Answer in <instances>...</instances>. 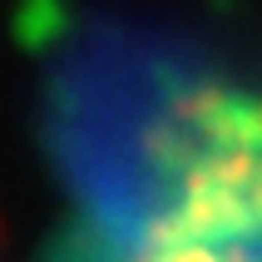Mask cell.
Returning a JSON list of instances; mask_svg holds the SVG:
<instances>
[{
  "mask_svg": "<svg viewBox=\"0 0 262 262\" xmlns=\"http://www.w3.org/2000/svg\"><path fill=\"white\" fill-rule=\"evenodd\" d=\"M119 262H262V94H218L183 114L163 188Z\"/></svg>",
  "mask_w": 262,
  "mask_h": 262,
  "instance_id": "1",
  "label": "cell"
}]
</instances>
